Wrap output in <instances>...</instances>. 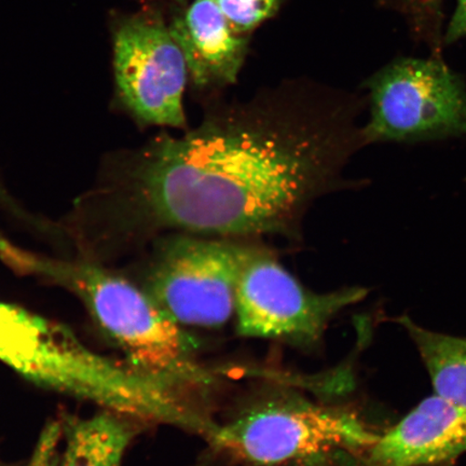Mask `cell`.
Returning <instances> with one entry per match:
<instances>
[{
	"label": "cell",
	"instance_id": "obj_1",
	"mask_svg": "<svg viewBox=\"0 0 466 466\" xmlns=\"http://www.w3.org/2000/svg\"><path fill=\"white\" fill-rule=\"evenodd\" d=\"M360 104L302 81L218 104L195 129L163 132L127 165V223L138 233L300 241L302 220L366 146Z\"/></svg>",
	"mask_w": 466,
	"mask_h": 466
},
{
	"label": "cell",
	"instance_id": "obj_2",
	"mask_svg": "<svg viewBox=\"0 0 466 466\" xmlns=\"http://www.w3.org/2000/svg\"><path fill=\"white\" fill-rule=\"evenodd\" d=\"M0 363L21 376L139 423L173 425L201 433L207 418L188 398L126 360L87 348L71 329L0 300Z\"/></svg>",
	"mask_w": 466,
	"mask_h": 466
},
{
	"label": "cell",
	"instance_id": "obj_3",
	"mask_svg": "<svg viewBox=\"0 0 466 466\" xmlns=\"http://www.w3.org/2000/svg\"><path fill=\"white\" fill-rule=\"evenodd\" d=\"M0 255L17 271L72 291L125 353L126 362L146 376L185 396L217 381L198 360L195 342L183 326L130 279L91 262L46 258L7 242Z\"/></svg>",
	"mask_w": 466,
	"mask_h": 466
},
{
	"label": "cell",
	"instance_id": "obj_4",
	"mask_svg": "<svg viewBox=\"0 0 466 466\" xmlns=\"http://www.w3.org/2000/svg\"><path fill=\"white\" fill-rule=\"evenodd\" d=\"M378 434L354 412L296 398L262 401L208 437L230 457L252 466H306L338 452L357 453Z\"/></svg>",
	"mask_w": 466,
	"mask_h": 466
},
{
	"label": "cell",
	"instance_id": "obj_5",
	"mask_svg": "<svg viewBox=\"0 0 466 466\" xmlns=\"http://www.w3.org/2000/svg\"><path fill=\"white\" fill-rule=\"evenodd\" d=\"M258 243L170 232L157 237L143 289L182 326L215 329L236 313L238 278Z\"/></svg>",
	"mask_w": 466,
	"mask_h": 466
},
{
	"label": "cell",
	"instance_id": "obj_6",
	"mask_svg": "<svg viewBox=\"0 0 466 466\" xmlns=\"http://www.w3.org/2000/svg\"><path fill=\"white\" fill-rule=\"evenodd\" d=\"M364 86L367 145L466 137V85L440 57L398 58Z\"/></svg>",
	"mask_w": 466,
	"mask_h": 466
},
{
	"label": "cell",
	"instance_id": "obj_7",
	"mask_svg": "<svg viewBox=\"0 0 466 466\" xmlns=\"http://www.w3.org/2000/svg\"><path fill=\"white\" fill-rule=\"evenodd\" d=\"M369 295L364 288L316 293L299 283L269 249L256 247L238 278L237 330L294 346H317L338 313Z\"/></svg>",
	"mask_w": 466,
	"mask_h": 466
},
{
	"label": "cell",
	"instance_id": "obj_8",
	"mask_svg": "<svg viewBox=\"0 0 466 466\" xmlns=\"http://www.w3.org/2000/svg\"><path fill=\"white\" fill-rule=\"evenodd\" d=\"M114 71L125 107L146 126L187 130L185 57L158 11L122 16L114 31Z\"/></svg>",
	"mask_w": 466,
	"mask_h": 466
},
{
	"label": "cell",
	"instance_id": "obj_9",
	"mask_svg": "<svg viewBox=\"0 0 466 466\" xmlns=\"http://www.w3.org/2000/svg\"><path fill=\"white\" fill-rule=\"evenodd\" d=\"M466 453V410L429 396L378 435L360 458L363 466H440Z\"/></svg>",
	"mask_w": 466,
	"mask_h": 466
},
{
	"label": "cell",
	"instance_id": "obj_10",
	"mask_svg": "<svg viewBox=\"0 0 466 466\" xmlns=\"http://www.w3.org/2000/svg\"><path fill=\"white\" fill-rule=\"evenodd\" d=\"M168 27L196 90L213 93L236 84L250 36L237 33L214 0L186 5L172 16Z\"/></svg>",
	"mask_w": 466,
	"mask_h": 466
},
{
	"label": "cell",
	"instance_id": "obj_11",
	"mask_svg": "<svg viewBox=\"0 0 466 466\" xmlns=\"http://www.w3.org/2000/svg\"><path fill=\"white\" fill-rule=\"evenodd\" d=\"M58 466H122L139 422L103 410L91 417L66 416Z\"/></svg>",
	"mask_w": 466,
	"mask_h": 466
},
{
	"label": "cell",
	"instance_id": "obj_12",
	"mask_svg": "<svg viewBox=\"0 0 466 466\" xmlns=\"http://www.w3.org/2000/svg\"><path fill=\"white\" fill-rule=\"evenodd\" d=\"M415 343L434 394L466 410V338L436 333L406 316L396 319Z\"/></svg>",
	"mask_w": 466,
	"mask_h": 466
},
{
	"label": "cell",
	"instance_id": "obj_13",
	"mask_svg": "<svg viewBox=\"0 0 466 466\" xmlns=\"http://www.w3.org/2000/svg\"><path fill=\"white\" fill-rule=\"evenodd\" d=\"M238 34L250 36L256 28L278 15L285 0H214Z\"/></svg>",
	"mask_w": 466,
	"mask_h": 466
},
{
	"label": "cell",
	"instance_id": "obj_14",
	"mask_svg": "<svg viewBox=\"0 0 466 466\" xmlns=\"http://www.w3.org/2000/svg\"><path fill=\"white\" fill-rule=\"evenodd\" d=\"M442 0H399L400 8L415 26L416 32L432 43V46H439L440 27L441 20Z\"/></svg>",
	"mask_w": 466,
	"mask_h": 466
},
{
	"label": "cell",
	"instance_id": "obj_15",
	"mask_svg": "<svg viewBox=\"0 0 466 466\" xmlns=\"http://www.w3.org/2000/svg\"><path fill=\"white\" fill-rule=\"evenodd\" d=\"M62 437L61 421L46 424L25 466H58Z\"/></svg>",
	"mask_w": 466,
	"mask_h": 466
},
{
	"label": "cell",
	"instance_id": "obj_16",
	"mask_svg": "<svg viewBox=\"0 0 466 466\" xmlns=\"http://www.w3.org/2000/svg\"><path fill=\"white\" fill-rule=\"evenodd\" d=\"M457 42H466V0H457L456 8L444 35L445 45Z\"/></svg>",
	"mask_w": 466,
	"mask_h": 466
},
{
	"label": "cell",
	"instance_id": "obj_17",
	"mask_svg": "<svg viewBox=\"0 0 466 466\" xmlns=\"http://www.w3.org/2000/svg\"><path fill=\"white\" fill-rule=\"evenodd\" d=\"M167 2L174 3L180 8L185 7V5H187V0H167Z\"/></svg>",
	"mask_w": 466,
	"mask_h": 466
},
{
	"label": "cell",
	"instance_id": "obj_18",
	"mask_svg": "<svg viewBox=\"0 0 466 466\" xmlns=\"http://www.w3.org/2000/svg\"><path fill=\"white\" fill-rule=\"evenodd\" d=\"M0 466H3V463H2V461H0Z\"/></svg>",
	"mask_w": 466,
	"mask_h": 466
}]
</instances>
